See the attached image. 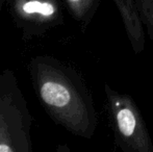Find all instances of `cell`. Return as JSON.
Returning <instances> with one entry per match:
<instances>
[{"instance_id": "obj_8", "label": "cell", "mask_w": 153, "mask_h": 152, "mask_svg": "<svg viewBox=\"0 0 153 152\" xmlns=\"http://www.w3.org/2000/svg\"><path fill=\"white\" fill-rule=\"evenodd\" d=\"M4 2H5V0H0V17H1V12H2V7H3Z\"/></svg>"}, {"instance_id": "obj_2", "label": "cell", "mask_w": 153, "mask_h": 152, "mask_svg": "<svg viewBox=\"0 0 153 152\" xmlns=\"http://www.w3.org/2000/svg\"><path fill=\"white\" fill-rule=\"evenodd\" d=\"M32 116L13 70L0 73V152H30Z\"/></svg>"}, {"instance_id": "obj_3", "label": "cell", "mask_w": 153, "mask_h": 152, "mask_svg": "<svg viewBox=\"0 0 153 152\" xmlns=\"http://www.w3.org/2000/svg\"><path fill=\"white\" fill-rule=\"evenodd\" d=\"M105 91L118 145L128 152H153L152 141L133 100L108 85H105Z\"/></svg>"}, {"instance_id": "obj_7", "label": "cell", "mask_w": 153, "mask_h": 152, "mask_svg": "<svg viewBox=\"0 0 153 152\" xmlns=\"http://www.w3.org/2000/svg\"><path fill=\"white\" fill-rule=\"evenodd\" d=\"M137 14L149 38L153 40V0H133Z\"/></svg>"}, {"instance_id": "obj_6", "label": "cell", "mask_w": 153, "mask_h": 152, "mask_svg": "<svg viewBox=\"0 0 153 152\" xmlns=\"http://www.w3.org/2000/svg\"><path fill=\"white\" fill-rule=\"evenodd\" d=\"M71 16L87 26L96 10L97 0H64Z\"/></svg>"}, {"instance_id": "obj_1", "label": "cell", "mask_w": 153, "mask_h": 152, "mask_svg": "<svg viewBox=\"0 0 153 152\" xmlns=\"http://www.w3.org/2000/svg\"><path fill=\"white\" fill-rule=\"evenodd\" d=\"M32 87L47 115L75 136L90 139L97 125L92 96L73 68L50 55L28 63Z\"/></svg>"}, {"instance_id": "obj_5", "label": "cell", "mask_w": 153, "mask_h": 152, "mask_svg": "<svg viewBox=\"0 0 153 152\" xmlns=\"http://www.w3.org/2000/svg\"><path fill=\"white\" fill-rule=\"evenodd\" d=\"M122 18L127 37L134 52L140 53L145 48L146 36L144 26L137 14L133 0H114Z\"/></svg>"}, {"instance_id": "obj_4", "label": "cell", "mask_w": 153, "mask_h": 152, "mask_svg": "<svg viewBox=\"0 0 153 152\" xmlns=\"http://www.w3.org/2000/svg\"><path fill=\"white\" fill-rule=\"evenodd\" d=\"M8 14L25 41L64 24L61 0H7Z\"/></svg>"}]
</instances>
